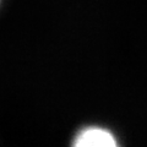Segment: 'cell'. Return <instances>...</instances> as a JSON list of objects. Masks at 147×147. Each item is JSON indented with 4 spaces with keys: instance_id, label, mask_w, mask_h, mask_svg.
<instances>
[{
    "instance_id": "cell-1",
    "label": "cell",
    "mask_w": 147,
    "mask_h": 147,
    "mask_svg": "<svg viewBox=\"0 0 147 147\" xmlns=\"http://www.w3.org/2000/svg\"><path fill=\"white\" fill-rule=\"evenodd\" d=\"M118 142L113 134L102 127H86L76 135L74 146L76 147H114Z\"/></svg>"
}]
</instances>
